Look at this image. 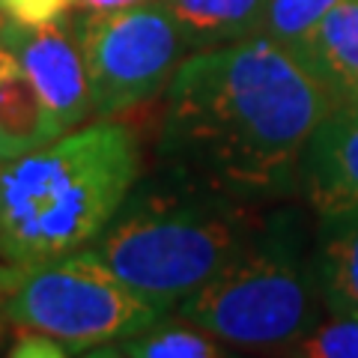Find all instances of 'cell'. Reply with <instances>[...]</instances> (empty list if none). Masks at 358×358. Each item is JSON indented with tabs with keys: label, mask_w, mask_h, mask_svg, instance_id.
<instances>
[{
	"label": "cell",
	"mask_w": 358,
	"mask_h": 358,
	"mask_svg": "<svg viewBox=\"0 0 358 358\" xmlns=\"http://www.w3.org/2000/svg\"><path fill=\"white\" fill-rule=\"evenodd\" d=\"M0 18H3V15H0Z\"/></svg>",
	"instance_id": "obj_21"
},
{
	"label": "cell",
	"mask_w": 358,
	"mask_h": 358,
	"mask_svg": "<svg viewBox=\"0 0 358 358\" xmlns=\"http://www.w3.org/2000/svg\"><path fill=\"white\" fill-rule=\"evenodd\" d=\"M266 215L254 200L171 176L129 194L90 251L143 299L171 310L236 257Z\"/></svg>",
	"instance_id": "obj_3"
},
{
	"label": "cell",
	"mask_w": 358,
	"mask_h": 358,
	"mask_svg": "<svg viewBox=\"0 0 358 358\" xmlns=\"http://www.w3.org/2000/svg\"><path fill=\"white\" fill-rule=\"evenodd\" d=\"M147 3H162V0H75V9L78 13H117V9L147 6Z\"/></svg>",
	"instance_id": "obj_18"
},
{
	"label": "cell",
	"mask_w": 358,
	"mask_h": 358,
	"mask_svg": "<svg viewBox=\"0 0 358 358\" xmlns=\"http://www.w3.org/2000/svg\"><path fill=\"white\" fill-rule=\"evenodd\" d=\"M0 15H3V13H0Z\"/></svg>",
	"instance_id": "obj_20"
},
{
	"label": "cell",
	"mask_w": 358,
	"mask_h": 358,
	"mask_svg": "<svg viewBox=\"0 0 358 358\" xmlns=\"http://www.w3.org/2000/svg\"><path fill=\"white\" fill-rule=\"evenodd\" d=\"M338 3L341 0H268L257 36L272 39L287 51H296Z\"/></svg>",
	"instance_id": "obj_14"
},
{
	"label": "cell",
	"mask_w": 358,
	"mask_h": 358,
	"mask_svg": "<svg viewBox=\"0 0 358 358\" xmlns=\"http://www.w3.org/2000/svg\"><path fill=\"white\" fill-rule=\"evenodd\" d=\"M13 266L0 317L18 329L51 334L69 352H96L164 317V308L131 289L90 248L33 266Z\"/></svg>",
	"instance_id": "obj_5"
},
{
	"label": "cell",
	"mask_w": 358,
	"mask_h": 358,
	"mask_svg": "<svg viewBox=\"0 0 358 358\" xmlns=\"http://www.w3.org/2000/svg\"><path fill=\"white\" fill-rule=\"evenodd\" d=\"M287 352L308 358H358V317L334 313L331 322L308 329Z\"/></svg>",
	"instance_id": "obj_15"
},
{
	"label": "cell",
	"mask_w": 358,
	"mask_h": 358,
	"mask_svg": "<svg viewBox=\"0 0 358 358\" xmlns=\"http://www.w3.org/2000/svg\"><path fill=\"white\" fill-rule=\"evenodd\" d=\"M63 129L18 57L0 42V162L60 138Z\"/></svg>",
	"instance_id": "obj_10"
},
{
	"label": "cell",
	"mask_w": 358,
	"mask_h": 358,
	"mask_svg": "<svg viewBox=\"0 0 358 358\" xmlns=\"http://www.w3.org/2000/svg\"><path fill=\"white\" fill-rule=\"evenodd\" d=\"M313 254L296 209L268 212L263 227L206 284L173 308L179 320L233 346H289L313 329Z\"/></svg>",
	"instance_id": "obj_4"
},
{
	"label": "cell",
	"mask_w": 358,
	"mask_h": 358,
	"mask_svg": "<svg viewBox=\"0 0 358 358\" xmlns=\"http://www.w3.org/2000/svg\"><path fill=\"white\" fill-rule=\"evenodd\" d=\"M0 42L24 66L63 131L84 126L87 117H93L84 54L75 30H69L63 18L48 24H21L13 18H0Z\"/></svg>",
	"instance_id": "obj_7"
},
{
	"label": "cell",
	"mask_w": 358,
	"mask_h": 358,
	"mask_svg": "<svg viewBox=\"0 0 358 358\" xmlns=\"http://www.w3.org/2000/svg\"><path fill=\"white\" fill-rule=\"evenodd\" d=\"M75 9V0H0L3 18L21 21V24H48V21L66 18Z\"/></svg>",
	"instance_id": "obj_16"
},
{
	"label": "cell",
	"mask_w": 358,
	"mask_h": 358,
	"mask_svg": "<svg viewBox=\"0 0 358 358\" xmlns=\"http://www.w3.org/2000/svg\"><path fill=\"white\" fill-rule=\"evenodd\" d=\"M185 322V320H182ZM221 341L215 334H209L203 329L192 326H164L159 320L155 326L143 329L131 338L110 343V350H99L96 355H129V358H215L224 355L218 346Z\"/></svg>",
	"instance_id": "obj_13"
},
{
	"label": "cell",
	"mask_w": 358,
	"mask_h": 358,
	"mask_svg": "<svg viewBox=\"0 0 358 358\" xmlns=\"http://www.w3.org/2000/svg\"><path fill=\"white\" fill-rule=\"evenodd\" d=\"M192 51L257 36L268 0H162Z\"/></svg>",
	"instance_id": "obj_12"
},
{
	"label": "cell",
	"mask_w": 358,
	"mask_h": 358,
	"mask_svg": "<svg viewBox=\"0 0 358 358\" xmlns=\"http://www.w3.org/2000/svg\"><path fill=\"white\" fill-rule=\"evenodd\" d=\"M96 117H117L162 93L192 48L164 3L81 13L75 21Z\"/></svg>",
	"instance_id": "obj_6"
},
{
	"label": "cell",
	"mask_w": 358,
	"mask_h": 358,
	"mask_svg": "<svg viewBox=\"0 0 358 358\" xmlns=\"http://www.w3.org/2000/svg\"><path fill=\"white\" fill-rule=\"evenodd\" d=\"M164 93L171 176L254 203L296 185L301 150L334 108L296 54L263 36L192 51Z\"/></svg>",
	"instance_id": "obj_1"
},
{
	"label": "cell",
	"mask_w": 358,
	"mask_h": 358,
	"mask_svg": "<svg viewBox=\"0 0 358 358\" xmlns=\"http://www.w3.org/2000/svg\"><path fill=\"white\" fill-rule=\"evenodd\" d=\"M313 278L331 313L358 317V206L320 215Z\"/></svg>",
	"instance_id": "obj_11"
},
{
	"label": "cell",
	"mask_w": 358,
	"mask_h": 358,
	"mask_svg": "<svg viewBox=\"0 0 358 358\" xmlns=\"http://www.w3.org/2000/svg\"><path fill=\"white\" fill-rule=\"evenodd\" d=\"M9 355H21V358H60V355H69V350L54 341L51 334H42V331H33V329H21V338L13 343Z\"/></svg>",
	"instance_id": "obj_17"
},
{
	"label": "cell",
	"mask_w": 358,
	"mask_h": 358,
	"mask_svg": "<svg viewBox=\"0 0 358 358\" xmlns=\"http://www.w3.org/2000/svg\"><path fill=\"white\" fill-rule=\"evenodd\" d=\"M296 185L317 215L358 206V105L331 108L301 150Z\"/></svg>",
	"instance_id": "obj_8"
},
{
	"label": "cell",
	"mask_w": 358,
	"mask_h": 358,
	"mask_svg": "<svg viewBox=\"0 0 358 358\" xmlns=\"http://www.w3.org/2000/svg\"><path fill=\"white\" fill-rule=\"evenodd\" d=\"M0 334H3V317H0Z\"/></svg>",
	"instance_id": "obj_19"
},
{
	"label": "cell",
	"mask_w": 358,
	"mask_h": 358,
	"mask_svg": "<svg viewBox=\"0 0 358 358\" xmlns=\"http://www.w3.org/2000/svg\"><path fill=\"white\" fill-rule=\"evenodd\" d=\"M138 141L96 117L0 162V260L33 266L90 248L134 192Z\"/></svg>",
	"instance_id": "obj_2"
},
{
	"label": "cell",
	"mask_w": 358,
	"mask_h": 358,
	"mask_svg": "<svg viewBox=\"0 0 358 358\" xmlns=\"http://www.w3.org/2000/svg\"><path fill=\"white\" fill-rule=\"evenodd\" d=\"M293 54L334 108L358 105V0H341Z\"/></svg>",
	"instance_id": "obj_9"
}]
</instances>
